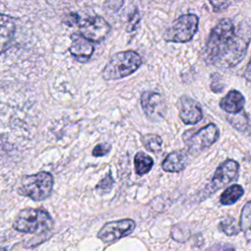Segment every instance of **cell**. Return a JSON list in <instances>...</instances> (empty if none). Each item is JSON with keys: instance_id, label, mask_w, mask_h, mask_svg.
Segmentation results:
<instances>
[{"instance_id": "cell-1", "label": "cell", "mask_w": 251, "mask_h": 251, "mask_svg": "<svg viewBox=\"0 0 251 251\" xmlns=\"http://www.w3.org/2000/svg\"><path fill=\"white\" fill-rule=\"evenodd\" d=\"M251 41V26L235 25L230 19H222L207 39L204 60L220 69H230L244 58Z\"/></svg>"}, {"instance_id": "cell-2", "label": "cell", "mask_w": 251, "mask_h": 251, "mask_svg": "<svg viewBox=\"0 0 251 251\" xmlns=\"http://www.w3.org/2000/svg\"><path fill=\"white\" fill-rule=\"evenodd\" d=\"M142 64L139 54L132 50L118 52L112 56L101 72L104 79H119L133 74Z\"/></svg>"}, {"instance_id": "cell-3", "label": "cell", "mask_w": 251, "mask_h": 251, "mask_svg": "<svg viewBox=\"0 0 251 251\" xmlns=\"http://www.w3.org/2000/svg\"><path fill=\"white\" fill-rule=\"evenodd\" d=\"M53 220L48 212L42 209L25 208L19 212L14 223V229L25 233L44 232L51 229Z\"/></svg>"}, {"instance_id": "cell-4", "label": "cell", "mask_w": 251, "mask_h": 251, "mask_svg": "<svg viewBox=\"0 0 251 251\" xmlns=\"http://www.w3.org/2000/svg\"><path fill=\"white\" fill-rule=\"evenodd\" d=\"M53 184V176L47 172L24 176L18 186V193L33 201H42L51 195Z\"/></svg>"}, {"instance_id": "cell-5", "label": "cell", "mask_w": 251, "mask_h": 251, "mask_svg": "<svg viewBox=\"0 0 251 251\" xmlns=\"http://www.w3.org/2000/svg\"><path fill=\"white\" fill-rule=\"evenodd\" d=\"M198 23V17L194 14L181 15L165 31L164 39L169 42H187L191 40L196 33Z\"/></svg>"}, {"instance_id": "cell-6", "label": "cell", "mask_w": 251, "mask_h": 251, "mask_svg": "<svg viewBox=\"0 0 251 251\" xmlns=\"http://www.w3.org/2000/svg\"><path fill=\"white\" fill-rule=\"evenodd\" d=\"M219 136L220 130L218 126L215 124H209L194 133H190V130H186L183 133L182 139L187 151L191 155H196L214 144Z\"/></svg>"}, {"instance_id": "cell-7", "label": "cell", "mask_w": 251, "mask_h": 251, "mask_svg": "<svg viewBox=\"0 0 251 251\" xmlns=\"http://www.w3.org/2000/svg\"><path fill=\"white\" fill-rule=\"evenodd\" d=\"M239 175V165L236 161L227 159L223 162L214 174L212 180L206 185L202 193V199L209 197L219 189L223 188L226 184L236 180Z\"/></svg>"}, {"instance_id": "cell-8", "label": "cell", "mask_w": 251, "mask_h": 251, "mask_svg": "<svg viewBox=\"0 0 251 251\" xmlns=\"http://www.w3.org/2000/svg\"><path fill=\"white\" fill-rule=\"evenodd\" d=\"M135 228V223L131 219H123L106 223L98 231L97 237L104 243L110 244L129 235Z\"/></svg>"}, {"instance_id": "cell-9", "label": "cell", "mask_w": 251, "mask_h": 251, "mask_svg": "<svg viewBox=\"0 0 251 251\" xmlns=\"http://www.w3.org/2000/svg\"><path fill=\"white\" fill-rule=\"evenodd\" d=\"M142 110L148 120L159 122L164 119L166 103L163 95L156 91H144L140 97Z\"/></svg>"}, {"instance_id": "cell-10", "label": "cell", "mask_w": 251, "mask_h": 251, "mask_svg": "<svg viewBox=\"0 0 251 251\" xmlns=\"http://www.w3.org/2000/svg\"><path fill=\"white\" fill-rule=\"evenodd\" d=\"M78 26L79 33L92 42L102 41L110 31V25L100 16L86 18Z\"/></svg>"}, {"instance_id": "cell-11", "label": "cell", "mask_w": 251, "mask_h": 251, "mask_svg": "<svg viewBox=\"0 0 251 251\" xmlns=\"http://www.w3.org/2000/svg\"><path fill=\"white\" fill-rule=\"evenodd\" d=\"M180 120L186 125H194L203 118L200 104L188 96H181L177 103Z\"/></svg>"}, {"instance_id": "cell-12", "label": "cell", "mask_w": 251, "mask_h": 251, "mask_svg": "<svg viewBox=\"0 0 251 251\" xmlns=\"http://www.w3.org/2000/svg\"><path fill=\"white\" fill-rule=\"evenodd\" d=\"M72 43L69 48L70 53L77 61L85 63L90 59L94 52L92 41L84 37L81 33H73L71 36Z\"/></svg>"}, {"instance_id": "cell-13", "label": "cell", "mask_w": 251, "mask_h": 251, "mask_svg": "<svg viewBox=\"0 0 251 251\" xmlns=\"http://www.w3.org/2000/svg\"><path fill=\"white\" fill-rule=\"evenodd\" d=\"M245 105V98L238 90H230L220 102V107L228 114L240 113Z\"/></svg>"}, {"instance_id": "cell-14", "label": "cell", "mask_w": 251, "mask_h": 251, "mask_svg": "<svg viewBox=\"0 0 251 251\" xmlns=\"http://www.w3.org/2000/svg\"><path fill=\"white\" fill-rule=\"evenodd\" d=\"M187 158L183 151H174L168 154L162 163V169L169 173H178L186 165Z\"/></svg>"}, {"instance_id": "cell-15", "label": "cell", "mask_w": 251, "mask_h": 251, "mask_svg": "<svg viewBox=\"0 0 251 251\" xmlns=\"http://www.w3.org/2000/svg\"><path fill=\"white\" fill-rule=\"evenodd\" d=\"M16 30V25L13 18L10 16H6L4 14L1 15V51L2 53L8 47L11 42L14 33Z\"/></svg>"}, {"instance_id": "cell-16", "label": "cell", "mask_w": 251, "mask_h": 251, "mask_svg": "<svg viewBox=\"0 0 251 251\" xmlns=\"http://www.w3.org/2000/svg\"><path fill=\"white\" fill-rule=\"evenodd\" d=\"M244 194V189L239 184H232L226 188L221 195L220 202L222 205H232L237 202Z\"/></svg>"}, {"instance_id": "cell-17", "label": "cell", "mask_w": 251, "mask_h": 251, "mask_svg": "<svg viewBox=\"0 0 251 251\" xmlns=\"http://www.w3.org/2000/svg\"><path fill=\"white\" fill-rule=\"evenodd\" d=\"M240 228L246 240L251 243V200L248 201L242 208L240 214Z\"/></svg>"}, {"instance_id": "cell-18", "label": "cell", "mask_w": 251, "mask_h": 251, "mask_svg": "<svg viewBox=\"0 0 251 251\" xmlns=\"http://www.w3.org/2000/svg\"><path fill=\"white\" fill-rule=\"evenodd\" d=\"M153 159L144 152H137L134 156V169L138 176H143L152 169Z\"/></svg>"}, {"instance_id": "cell-19", "label": "cell", "mask_w": 251, "mask_h": 251, "mask_svg": "<svg viewBox=\"0 0 251 251\" xmlns=\"http://www.w3.org/2000/svg\"><path fill=\"white\" fill-rule=\"evenodd\" d=\"M220 229L228 236H233L238 234V232L241 230L240 224H238L234 218L232 217H226L223 219L219 225Z\"/></svg>"}, {"instance_id": "cell-20", "label": "cell", "mask_w": 251, "mask_h": 251, "mask_svg": "<svg viewBox=\"0 0 251 251\" xmlns=\"http://www.w3.org/2000/svg\"><path fill=\"white\" fill-rule=\"evenodd\" d=\"M141 141L143 146L148 151H151V152L160 151L163 143L162 138L159 135L153 134V133H147V134L141 135Z\"/></svg>"}, {"instance_id": "cell-21", "label": "cell", "mask_w": 251, "mask_h": 251, "mask_svg": "<svg viewBox=\"0 0 251 251\" xmlns=\"http://www.w3.org/2000/svg\"><path fill=\"white\" fill-rule=\"evenodd\" d=\"M226 120L230 123L232 126H234L236 129L243 132H246L248 130V127L250 126L248 119L245 117V114L236 115V116H227Z\"/></svg>"}, {"instance_id": "cell-22", "label": "cell", "mask_w": 251, "mask_h": 251, "mask_svg": "<svg viewBox=\"0 0 251 251\" xmlns=\"http://www.w3.org/2000/svg\"><path fill=\"white\" fill-rule=\"evenodd\" d=\"M114 178L112 176L111 173H108L96 185L95 190L97 193H99L100 195L106 194L108 192H110V190L112 189L113 185H114Z\"/></svg>"}, {"instance_id": "cell-23", "label": "cell", "mask_w": 251, "mask_h": 251, "mask_svg": "<svg viewBox=\"0 0 251 251\" xmlns=\"http://www.w3.org/2000/svg\"><path fill=\"white\" fill-rule=\"evenodd\" d=\"M111 150V145L108 143H100L97 144L93 151H92V155L94 157H101V156H105L107 155Z\"/></svg>"}, {"instance_id": "cell-24", "label": "cell", "mask_w": 251, "mask_h": 251, "mask_svg": "<svg viewBox=\"0 0 251 251\" xmlns=\"http://www.w3.org/2000/svg\"><path fill=\"white\" fill-rule=\"evenodd\" d=\"M124 5V0H106L104 4V8L107 11L116 13L118 12Z\"/></svg>"}, {"instance_id": "cell-25", "label": "cell", "mask_w": 251, "mask_h": 251, "mask_svg": "<svg viewBox=\"0 0 251 251\" xmlns=\"http://www.w3.org/2000/svg\"><path fill=\"white\" fill-rule=\"evenodd\" d=\"M215 12H222L230 5L229 0H209Z\"/></svg>"}, {"instance_id": "cell-26", "label": "cell", "mask_w": 251, "mask_h": 251, "mask_svg": "<svg viewBox=\"0 0 251 251\" xmlns=\"http://www.w3.org/2000/svg\"><path fill=\"white\" fill-rule=\"evenodd\" d=\"M139 19H140L139 13H138L137 10H135V11L132 13L131 17L129 18V20H128V25H127V27H126V30H127L128 32L132 31V30L135 28L136 25H137L138 22H139Z\"/></svg>"}, {"instance_id": "cell-27", "label": "cell", "mask_w": 251, "mask_h": 251, "mask_svg": "<svg viewBox=\"0 0 251 251\" xmlns=\"http://www.w3.org/2000/svg\"><path fill=\"white\" fill-rule=\"evenodd\" d=\"M63 23L69 26H73L75 25H78L79 24V17L77 14L75 13H71L69 14L67 17H65L63 19Z\"/></svg>"}, {"instance_id": "cell-28", "label": "cell", "mask_w": 251, "mask_h": 251, "mask_svg": "<svg viewBox=\"0 0 251 251\" xmlns=\"http://www.w3.org/2000/svg\"><path fill=\"white\" fill-rule=\"evenodd\" d=\"M244 77L247 81L251 82V56H250V59H249V62H248V65L246 67V70L244 72Z\"/></svg>"}]
</instances>
